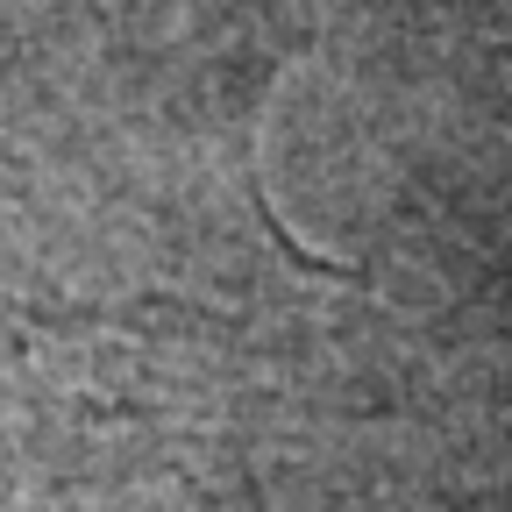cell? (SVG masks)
Wrapping results in <instances>:
<instances>
[{
    "label": "cell",
    "instance_id": "cell-1",
    "mask_svg": "<svg viewBox=\"0 0 512 512\" xmlns=\"http://www.w3.org/2000/svg\"><path fill=\"white\" fill-rule=\"evenodd\" d=\"M320 8L328 0H264V29H271V79L292 72V64L313 50L320 36ZM271 79H264V100H271Z\"/></svg>",
    "mask_w": 512,
    "mask_h": 512
}]
</instances>
